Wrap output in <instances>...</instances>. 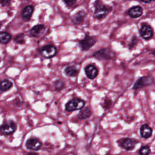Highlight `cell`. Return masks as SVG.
<instances>
[{
    "label": "cell",
    "instance_id": "6da1fadb",
    "mask_svg": "<svg viewBox=\"0 0 155 155\" xmlns=\"http://www.w3.org/2000/svg\"><path fill=\"white\" fill-rule=\"evenodd\" d=\"M85 105V102L79 98H74L69 101L65 105V110L71 112L75 110H81Z\"/></svg>",
    "mask_w": 155,
    "mask_h": 155
},
{
    "label": "cell",
    "instance_id": "7a4b0ae2",
    "mask_svg": "<svg viewBox=\"0 0 155 155\" xmlns=\"http://www.w3.org/2000/svg\"><path fill=\"white\" fill-rule=\"evenodd\" d=\"M117 143L120 147L129 151L134 148L136 145L138 143V140L133 138L125 137L119 139Z\"/></svg>",
    "mask_w": 155,
    "mask_h": 155
},
{
    "label": "cell",
    "instance_id": "3957f363",
    "mask_svg": "<svg viewBox=\"0 0 155 155\" xmlns=\"http://www.w3.org/2000/svg\"><path fill=\"white\" fill-rule=\"evenodd\" d=\"M93 56L98 59H111L115 57V54L109 48H102L94 53Z\"/></svg>",
    "mask_w": 155,
    "mask_h": 155
},
{
    "label": "cell",
    "instance_id": "277c9868",
    "mask_svg": "<svg viewBox=\"0 0 155 155\" xmlns=\"http://www.w3.org/2000/svg\"><path fill=\"white\" fill-rule=\"evenodd\" d=\"M154 82L153 78L150 76H142L139 78L134 83L133 88L134 90H137L140 88H143V87L148 86L151 85Z\"/></svg>",
    "mask_w": 155,
    "mask_h": 155
},
{
    "label": "cell",
    "instance_id": "5b68a950",
    "mask_svg": "<svg viewBox=\"0 0 155 155\" xmlns=\"http://www.w3.org/2000/svg\"><path fill=\"white\" fill-rule=\"evenodd\" d=\"M57 49L53 45H47L42 47L39 50L40 54L47 59L51 58L56 54Z\"/></svg>",
    "mask_w": 155,
    "mask_h": 155
},
{
    "label": "cell",
    "instance_id": "8992f818",
    "mask_svg": "<svg viewBox=\"0 0 155 155\" xmlns=\"http://www.w3.org/2000/svg\"><path fill=\"white\" fill-rule=\"evenodd\" d=\"M109 11V9L106 6L96 2L95 5L94 17L98 19H102L107 15Z\"/></svg>",
    "mask_w": 155,
    "mask_h": 155
},
{
    "label": "cell",
    "instance_id": "52a82bcc",
    "mask_svg": "<svg viewBox=\"0 0 155 155\" xmlns=\"http://www.w3.org/2000/svg\"><path fill=\"white\" fill-rule=\"evenodd\" d=\"M96 42V39L88 35H86L85 37L79 42V45L83 51H87L91 47H92Z\"/></svg>",
    "mask_w": 155,
    "mask_h": 155
},
{
    "label": "cell",
    "instance_id": "ba28073f",
    "mask_svg": "<svg viewBox=\"0 0 155 155\" xmlns=\"http://www.w3.org/2000/svg\"><path fill=\"white\" fill-rule=\"evenodd\" d=\"M16 130V125L13 121L4 122L0 126V133L3 135H9L13 133Z\"/></svg>",
    "mask_w": 155,
    "mask_h": 155
},
{
    "label": "cell",
    "instance_id": "9c48e42d",
    "mask_svg": "<svg viewBox=\"0 0 155 155\" xmlns=\"http://www.w3.org/2000/svg\"><path fill=\"white\" fill-rule=\"evenodd\" d=\"M140 36L145 40L150 39L153 36V31L152 28L148 25H143L139 30Z\"/></svg>",
    "mask_w": 155,
    "mask_h": 155
},
{
    "label": "cell",
    "instance_id": "30bf717a",
    "mask_svg": "<svg viewBox=\"0 0 155 155\" xmlns=\"http://www.w3.org/2000/svg\"><path fill=\"white\" fill-rule=\"evenodd\" d=\"M26 147L29 150L36 151L39 150L41 148L42 143L38 139L32 137L27 140L26 142Z\"/></svg>",
    "mask_w": 155,
    "mask_h": 155
},
{
    "label": "cell",
    "instance_id": "8fae6325",
    "mask_svg": "<svg viewBox=\"0 0 155 155\" xmlns=\"http://www.w3.org/2000/svg\"><path fill=\"white\" fill-rule=\"evenodd\" d=\"M86 76L88 78L90 79H93L98 74V70L97 68L92 64H89L87 65L84 68Z\"/></svg>",
    "mask_w": 155,
    "mask_h": 155
},
{
    "label": "cell",
    "instance_id": "7c38bea8",
    "mask_svg": "<svg viewBox=\"0 0 155 155\" xmlns=\"http://www.w3.org/2000/svg\"><path fill=\"white\" fill-rule=\"evenodd\" d=\"M45 26L42 24H38L33 27L30 30V35L32 37L38 38L41 36L45 31Z\"/></svg>",
    "mask_w": 155,
    "mask_h": 155
},
{
    "label": "cell",
    "instance_id": "4fadbf2b",
    "mask_svg": "<svg viewBox=\"0 0 155 155\" xmlns=\"http://www.w3.org/2000/svg\"><path fill=\"white\" fill-rule=\"evenodd\" d=\"M140 133L142 137L144 139L149 138L153 133V129L148 124H143L140 128Z\"/></svg>",
    "mask_w": 155,
    "mask_h": 155
},
{
    "label": "cell",
    "instance_id": "5bb4252c",
    "mask_svg": "<svg viewBox=\"0 0 155 155\" xmlns=\"http://www.w3.org/2000/svg\"><path fill=\"white\" fill-rule=\"evenodd\" d=\"M143 10L140 6H134L129 9L128 13L130 16L133 18H137L140 16L142 14Z\"/></svg>",
    "mask_w": 155,
    "mask_h": 155
},
{
    "label": "cell",
    "instance_id": "9a60e30c",
    "mask_svg": "<svg viewBox=\"0 0 155 155\" xmlns=\"http://www.w3.org/2000/svg\"><path fill=\"white\" fill-rule=\"evenodd\" d=\"M33 9L32 5H28L24 8L22 12V17L25 21H28L30 19L33 12Z\"/></svg>",
    "mask_w": 155,
    "mask_h": 155
},
{
    "label": "cell",
    "instance_id": "2e32d148",
    "mask_svg": "<svg viewBox=\"0 0 155 155\" xmlns=\"http://www.w3.org/2000/svg\"><path fill=\"white\" fill-rule=\"evenodd\" d=\"M91 114V111L89 107H86L82 110H81L78 114V117L81 119H86L90 117Z\"/></svg>",
    "mask_w": 155,
    "mask_h": 155
},
{
    "label": "cell",
    "instance_id": "e0dca14e",
    "mask_svg": "<svg viewBox=\"0 0 155 155\" xmlns=\"http://www.w3.org/2000/svg\"><path fill=\"white\" fill-rule=\"evenodd\" d=\"M13 86V84L11 81L5 79L0 81V91L4 92L10 90Z\"/></svg>",
    "mask_w": 155,
    "mask_h": 155
},
{
    "label": "cell",
    "instance_id": "ac0fdd59",
    "mask_svg": "<svg viewBox=\"0 0 155 155\" xmlns=\"http://www.w3.org/2000/svg\"><path fill=\"white\" fill-rule=\"evenodd\" d=\"M85 17V14L82 12H79L74 15H73L71 18L72 21L76 24H81L84 19Z\"/></svg>",
    "mask_w": 155,
    "mask_h": 155
},
{
    "label": "cell",
    "instance_id": "d6986e66",
    "mask_svg": "<svg viewBox=\"0 0 155 155\" xmlns=\"http://www.w3.org/2000/svg\"><path fill=\"white\" fill-rule=\"evenodd\" d=\"M12 39V36L10 33L5 31L0 32V43L6 44L10 42Z\"/></svg>",
    "mask_w": 155,
    "mask_h": 155
},
{
    "label": "cell",
    "instance_id": "ffe728a7",
    "mask_svg": "<svg viewBox=\"0 0 155 155\" xmlns=\"http://www.w3.org/2000/svg\"><path fill=\"white\" fill-rule=\"evenodd\" d=\"M65 73L69 77H74L78 74V70L73 66H68L65 68Z\"/></svg>",
    "mask_w": 155,
    "mask_h": 155
},
{
    "label": "cell",
    "instance_id": "44dd1931",
    "mask_svg": "<svg viewBox=\"0 0 155 155\" xmlns=\"http://www.w3.org/2000/svg\"><path fill=\"white\" fill-rule=\"evenodd\" d=\"M54 87L57 91H60L64 88V84L61 80H56L53 83Z\"/></svg>",
    "mask_w": 155,
    "mask_h": 155
},
{
    "label": "cell",
    "instance_id": "7402d4cb",
    "mask_svg": "<svg viewBox=\"0 0 155 155\" xmlns=\"http://www.w3.org/2000/svg\"><path fill=\"white\" fill-rule=\"evenodd\" d=\"M150 153V148L148 145L142 146L140 148L139 150V153L140 154H149Z\"/></svg>",
    "mask_w": 155,
    "mask_h": 155
},
{
    "label": "cell",
    "instance_id": "603a6c76",
    "mask_svg": "<svg viewBox=\"0 0 155 155\" xmlns=\"http://www.w3.org/2000/svg\"><path fill=\"white\" fill-rule=\"evenodd\" d=\"M14 41L19 44H22L24 42V35L23 33H20L16 35L14 38Z\"/></svg>",
    "mask_w": 155,
    "mask_h": 155
},
{
    "label": "cell",
    "instance_id": "cb8c5ba5",
    "mask_svg": "<svg viewBox=\"0 0 155 155\" xmlns=\"http://www.w3.org/2000/svg\"><path fill=\"white\" fill-rule=\"evenodd\" d=\"M63 1L68 6H72L76 1V0H63Z\"/></svg>",
    "mask_w": 155,
    "mask_h": 155
},
{
    "label": "cell",
    "instance_id": "d4e9b609",
    "mask_svg": "<svg viewBox=\"0 0 155 155\" xmlns=\"http://www.w3.org/2000/svg\"><path fill=\"white\" fill-rule=\"evenodd\" d=\"M104 105H103L104 107V108H108V107H109L110 106V105H111V100H109V99H107L105 102H104Z\"/></svg>",
    "mask_w": 155,
    "mask_h": 155
},
{
    "label": "cell",
    "instance_id": "484cf974",
    "mask_svg": "<svg viewBox=\"0 0 155 155\" xmlns=\"http://www.w3.org/2000/svg\"><path fill=\"white\" fill-rule=\"evenodd\" d=\"M10 3V0H1V4L2 6L8 5Z\"/></svg>",
    "mask_w": 155,
    "mask_h": 155
},
{
    "label": "cell",
    "instance_id": "4316f807",
    "mask_svg": "<svg viewBox=\"0 0 155 155\" xmlns=\"http://www.w3.org/2000/svg\"><path fill=\"white\" fill-rule=\"evenodd\" d=\"M140 1L143 2H145V3H150L151 2H153L154 0H140Z\"/></svg>",
    "mask_w": 155,
    "mask_h": 155
},
{
    "label": "cell",
    "instance_id": "83f0119b",
    "mask_svg": "<svg viewBox=\"0 0 155 155\" xmlns=\"http://www.w3.org/2000/svg\"><path fill=\"white\" fill-rule=\"evenodd\" d=\"M152 54H153L154 56H155V50L153 51V52H152Z\"/></svg>",
    "mask_w": 155,
    "mask_h": 155
},
{
    "label": "cell",
    "instance_id": "f1b7e54d",
    "mask_svg": "<svg viewBox=\"0 0 155 155\" xmlns=\"http://www.w3.org/2000/svg\"><path fill=\"white\" fill-rule=\"evenodd\" d=\"M1 25H2V24L0 22V28H1Z\"/></svg>",
    "mask_w": 155,
    "mask_h": 155
}]
</instances>
